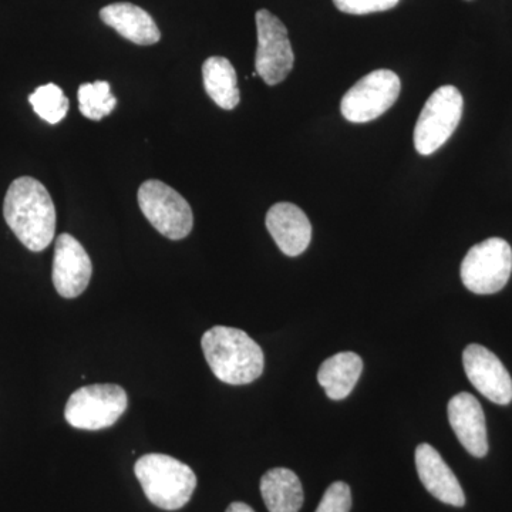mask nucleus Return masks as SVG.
<instances>
[{
    "label": "nucleus",
    "instance_id": "6ab92c4d",
    "mask_svg": "<svg viewBox=\"0 0 512 512\" xmlns=\"http://www.w3.org/2000/svg\"><path fill=\"white\" fill-rule=\"evenodd\" d=\"M80 113L86 119L100 121L116 109V97L111 94L110 84L99 80L94 83H84L77 93Z\"/></svg>",
    "mask_w": 512,
    "mask_h": 512
},
{
    "label": "nucleus",
    "instance_id": "f8f14e48",
    "mask_svg": "<svg viewBox=\"0 0 512 512\" xmlns=\"http://www.w3.org/2000/svg\"><path fill=\"white\" fill-rule=\"evenodd\" d=\"M448 421L473 457L483 458L488 453L487 426L480 402L470 393H460L448 402Z\"/></svg>",
    "mask_w": 512,
    "mask_h": 512
},
{
    "label": "nucleus",
    "instance_id": "ddd939ff",
    "mask_svg": "<svg viewBox=\"0 0 512 512\" xmlns=\"http://www.w3.org/2000/svg\"><path fill=\"white\" fill-rule=\"evenodd\" d=\"M266 228L278 248L288 256H299L308 249L312 225L301 208L291 202H278L266 214Z\"/></svg>",
    "mask_w": 512,
    "mask_h": 512
},
{
    "label": "nucleus",
    "instance_id": "f03ea898",
    "mask_svg": "<svg viewBox=\"0 0 512 512\" xmlns=\"http://www.w3.org/2000/svg\"><path fill=\"white\" fill-rule=\"evenodd\" d=\"M201 346L208 366L221 382L242 386L264 373V352L244 330L214 326L202 336Z\"/></svg>",
    "mask_w": 512,
    "mask_h": 512
},
{
    "label": "nucleus",
    "instance_id": "dca6fc26",
    "mask_svg": "<svg viewBox=\"0 0 512 512\" xmlns=\"http://www.w3.org/2000/svg\"><path fill=\"white\" fill-rule=\"evenodd\" d=\"M362 372V357L353 352H340L320 365L318 382L329 399L343 400L353 392Z\"/></svg>",
    "mask_w": 512,
    "mask_h": 512
},
{
    "label": "nucleus",
    "instance_id": "4468645a",
    "mask_svg": "<svg viewBox=\"0 0 512 512\" xmlns=\"http://www.w3.org/2000/svg\"><path fill=\"white\" fill-rule=\"evenodd\" d=\"M416 468L421 484L434 498L453 507H464L466 495L463 488L436 448L427 443L420 444L416 448Z\"/></svg>",
    "mask_w": 512,
    "mask_h": 512
},
{
    "label": "nucleus",
    "instance_id": "2eb2a0df",
    "mask_svg": "<svg viewBox=\"0 0 512 512\" xmlns=\"http://www.w3.org/2000/svg\"><path fill=\"white\" fill-rule=\"evenodd\" d=\"M100 18L116 30L124 39L140 46L156 45L160 42V29L150 13L133 3H113L100 10Z\"/></svg>",
    "mask_w": 512,
    "mask_h": 512
},
{
    "label": "nucleus",
    "instance_id": "9d476101",
    "mask_svg": "<svg viewBox=\"0 0 512 512\" xmlns=\"http://www.w3.org/2000/svg\"><path fill=\"white\" fill-rule=\"evenodd\" d=\"M93 264L83 245L73 235L60 234L56 239L53 258V285L63 298L82 295L90 284Z\"/></svg>",
    "mask_w": 512,
    "mask_h": 512
},
{
    "label": "nucleus",
    "instance_id": "a211bd4d",
    "mask_svg": "<svg viewBox=\"0 0 512 512\" xmlns=\"http://www.w3.org/2000/svg\"><path fill=\"white\" fill-rule=\"evenodd\" d=\"M205 92L224 110L238 106L241 94L234 66L225 57L212 56L202 64Z\"/></svg>",
    "mask_w": 512,
    "mask_h": 512
},
{
    "label": "nucleus",
    "instance_id": "6e6552de",
    "mask_svg": "<svg viewBox=\"0 0 512 512\" xmlns=\"http://www.w3.org/2000/svg\"><path fill=\"white\" fill-rule=\"evenodd\" d=\"M399 76L392 70H375L362 77L343 96L340 111L350 123H369L386 113L399 99Z\"/></svg>",
    "mask_w": 512,
    "mask_h": 512
},
{
    "label": "nucleus",
    "instance_id": "412c9836",
    "mask_svg": "<svg viewBox=\"0 0 512 512\" xmlns=\"http://www.w3.org/2000/svg\"><path fill=\"white\" fill-rule=\"evenodd\" d=\"M352 510V491L348 484L336 481L323 494L318 510L315 512H350Z\"/></svg>",
    "mask_w": 512,
    "mask_h": 512
},
{
    "label": "nucleus",
    "instance_id": "f3484780",
    "mask_svg": "<svg viewBox=\"0 0 512 512\" xmlns=\"http://www.w3.org/2000/svg\"><path fill=\"white\" fill-rule=\"evenodd\" d=\"M261 494L269 512H299L303 487L299 477L289 468H272L261 478Z\"/></svg>",
    "mask_w": 512,
    "mask_h": 512
},
{
    "label": "nucleus",
    "instance_id": "aec40b11",
    "mask_svg": "<svg viewBox=\"0 0 512 512\" xmlns=\"http://www.w3.org/2000/svg\"><path fill=\"white\" fill-rule=\"evenodd\" d=\"M29 101L37 116L49 124L60 123L67 116L70 107L63 90L53 83L37 87L36 92L30 94Z\"/></svg>",
    "mask_w": 512,
    "mask_h": 512
},
{
    "label": "nucleus",
    "instance_id": "423d86ee",
    "mask_svg": "<svg viewBox=\"0 0 512 512\" xmlns=\"http://www.w3.org/2000/svg\"><path fill=\"white\" fill-rule=\"evenodd\" d=\"M463 96L454 86L431 94L414 128V147L421 156H431L447 143L463 116Z\"/></svg>",
    "mask_w": 512,
    "mask_h": 512
},
{
    "label": "nucleus",
    "instance_id": "39448f33",
    "mask_svg": "<svg viewBox=\"0 0 512 512\" xmlns=\"http://www.w3.org/2000/svg\"><path fill=\"white\" fill-rule=\"evenodd\" d=\"M138 205L154 228L171 241L191 234L194 214L180 192L163 181L148 180L138 188Z\"/></svg>",
    "mask_w": 512,
    "mask_h": 512
},
{
    "label": "nucleus",
    "instance_id": "f257e3e1",
    "mask_svg": "<svg viewBox=\"0 0 512 512\" xmlns=\"http://www.w3.org/2000/svg\"><path fill=\"white\" fill-rule=\"evenodd\" d=\"M3 217L29 251H45L56 232V208L45 185L32 177L10 184L3 202Z\"/></svg>",
    "mask_w": 512,
    "mask_h": 512
},
{
    "label": "nucleus",
    "instance_id": "5701e85b",
    "mask_svg": "<svg viewBox=\"0 0 512 512\" xmlns=\"http://www.w3.org/2000/svg\"><path fill=\"white\" fill-rule=\"evenodd\" d=\"M225 512H255L254 508L245 503H232Z\"/></svg>",
    "mask_w": 512,
    "mask_h": 512
},
{
    "label": "nucleus",
    "instance_id": "9b49d317",
    "mask_svg": "<svg viewBox=\"0 0 512 512\" xmlns=\"http://www.w3.org/2000/svg\"><path fill=\"white\" fill-rule=\"evenodd\" d=\"M463 365L468 380L485 399L501 406L512 402L510 373L491 350L476 343L467 346L463 353Z\"/></svg>",
    "mask_w": 512,
    "mask_h": 512
},
{
    "label": "nucleus",
    "instance_id": "1a4fd4ad",
    "mask_svg": "<svg viewBox=\"0 0 512 512\" xmlns=\"http://www.w3.org/2000/svg\"><path fill=\"white\" fill-rule=\"evenodd\" d=\"M255 19L258 29L255 72L266 84L275 86L284 82L295 63L288 29L266 9L258 10Z\"/></svg>",
    "mask_w": 512,
    "mask_h": 512
},
{
    "label": "nucleus",
    "instance_id": "0eeeda50",
    "mask_svg": "<svg viewBox=\"0 0 512 512\" xmlns=\"http://www.w3.org/2000/svg\"><path fill=\"white\" fill-rule=\"evenodd\" d=\"M461 281L476 295H493L510 281L512 249L501 238H488L474 245L461 264Z\"/></svg>",
    "mask_w": 512,
    "mask_h": 512
},
{
    "label": "nucleus",
    "instance_id": "4be33fe9",
    "mask_svg": "<svg viewBox=\"0 0 512 512\" xmlns=\"http://www.w3.org/2000/svg\"><path fill=\"white\" fill-rule=\"evenodd\" d=\"M400 0H333L336 8L349 15H369L393 9Z\"/></svg>",
    "mask_w": 512,
    "mask_h": 512
},
{
    "label": "nucleus",
    "instance_id": "20e7f679",
    "mask_svg": "<svg viewBox=\"0 0 512 512\" xmlns=\"http://www.w3.org/2000/svg\"><path fill=\"white\" fill-rule=\"evenodd\" d=\"M127 393L117 384H92L67 400L64 417L74 429L103 430L114 426L127 410Z\"/></svg>",
    "mask_w": 512,
    "mask_h": 512
},
{
    "label": "nucleus",
    "instance_id": "7ed1b4c3",
    "mask_svg": "<svg viewBox=\"0 0 512 512\" xmlns=\"http://www.w3.org/2000/svg\"><path fill=\"white\" fill-rule=\"evenodd\" d=\"M134 473L150 503L165 511L185 507L197 487V476L192 468L167 454H146L138 458Z\"/></svg>",
    "mask_w": 512,
    "mask_h": 512
}]
</instances>
